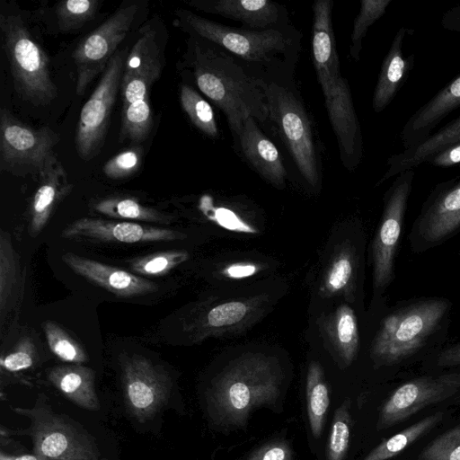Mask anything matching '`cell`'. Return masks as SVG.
<instances>
[{
  "label": "cell",
  "mask_w": 460,
  "mask_h": 460,
  "mask_svg": "<svg viewBox=\"0 0 460 460\" xmlns=\"http://www.w3.org/2000/svg\"><path fill=\"white\" fill-rule=\"evenodd\" d=\"M323 326L339 358L344 365H350L357 356L359 343L354 311L349 305H341L325 318Z\"/></svg>",
  "instance_id": "27"
},
{
  "label": "cell",
  "mask_w": 460,
  "mask_h": 460,
  "mask_svg": "<svg viewBox=\"0 0 460 460\" xmlns=\"http://www.w3.org/2000/svg\"><path fill=\"white\" fill-rule=\"evenodd\" d=\"M262 304L261 297L233 300L211 308L205 317V326L211 331H226L251 320Z\"/></svg>",
  "instance_id": "31"
},
{
  "label": "cell",
  "mask_w": 460,
  "mask_h": 460,
  "mask_svg": "<svg viewBox=\"0 0 460 460\" xmlns=\"http://www.w3.org/2000/svg\"><path fill=\"white\" fill-rule=\"evenodd\" d=\"M186 4L203 13L239 22L250 30L290 24L285 6L269 0H189Z\"/></svg>",
  "instance_id": "17"
},
{
  "label": "cell",
  "mask_w": 460,
  "mask_h": 460,
  "mask_svg": "<svg viewBox=\"0 0 460 460\" xmlns=\"http://www.w3.org/2000/svg\"><path fill=\"white\" fill-rule=\"evenodd\" d=\"M444 299H429L388 316L373 341L371 356L379 365L395 364L420 349L448 309Z\"/></svg>",
  "instance_id": "7"
},
{
  "label": "cell",
  "mask_w": 460,
  "mask_h": 460,
  "mask_svg": "<svg viewBox=\"0 0 460 460\" xmlns=\"http://www.w3.org/2000/svg\"><path fill=\"white\" fill-rule=\"evenodd\" d=\"M439 367H454L460 365V344L445 349L437 360Z\"/></svg>",
  "instance_id": "49"
},
{
  "label": "cell",
  "mask_w": 460,
  "mask_h": 460,
  "mask_svg": "<svg viewBox=\"0 0 460 460\" xmlns=\"http://www.w3.org/2000/svg\"><path fill=\"white\" fill-rule=\"evenodd\" d=\"M61 236L66 239L104 243H154L182 240L186 234L175 230L126 221L83 217L69 224Z\"/></svg>",
  "instance_id": "15"
},
{
  "label": "cell",
  "mask_w": 460,
  "mask_h": 460,
  "mask_svg": "<svg viewBox=\"0 0 460 460\" xmlns=\"http://www.w3.org/2000/svg\"><path fill=\"white\" fill-rule=\"evenodd\" d=\"M460 107V74L420 106L406 121L401 132L403 150L427 139L435 128Z\"/></svg>",
  "instance_id": "22"
},
{
  "label": "cell",
  "mask_w": 460,
  "mask_h": 460,
  "mask_svg": "<svg viewBox=\"0 0 460 460\" xmlns=\"http://www.w3.org/2000/svg\"><path fill=\"white\" fill-rule=\"evenodd\" d=\"M48 379L66 399L87 411L100 409L95 391V374L82 365H62L49 369Z\"/></svg>",
  "instance_id": "26"
},
{
  "label": "cell",
  "mask_w": 460,
  "mask_h": 460,
  "mask_svg": "<svg viewBox=\"0 0 460 460\" xmlns=\"http://www.w3.org/2000/svg\"><path fill=\"white\" fill-rule=\"evenodd\" d=\"M43 329L50 350L62 361L81 365L88 360L81 345L58 324L48 321Z\"/></svg>",
  "instance_id": "38"
},
{
  "label": "cell",
  "mask_w": 460,
  "mask_h": 460,
  "mask_svg": "<svg viewBox=\"0 0 460 460\" xmlns=\"http://www.w3.org/2000/svg\"><path fill=\"white\" fill-rule=\"evenodd\" d=\"M306 405L311 432L321 437L330 405V394L322 366L312 361L306 375Z\"/></svg>",
  "instance_id": "29"
},
{
  "label": "cell",
  "mask_w": 460,
  "mask_h": 460,
  "mask_svg": "<svg viewBox=\"0 0 460 460\" xmlns=\"http://www.w3.org/2000/svg\"><path fill=\"white\" fill-rule=\"evenodd\" d=\"M62 261L76 274L119 296H134L154 292V282L74 252L62 255Z\"/></svg>",
  "instance_id": "21"
},
{
  "label": "cell",
  "mask_w": 460,
  "mask_h": 460,
  "mask_svg": "<svg viewBox=\"0 0 460 460\" xmlns=\"http://www.w3.org/2000/svg\"><path fill=\"white\" fill-rule=\"evenodd\" d=\"M440 24L445 30L460 32V4L443 13Z\"/></svg>",
  "instance_id": "48"
},
{
  "label": "cell",
  "mask_w": 460,
  "mask_h": 460,
  "mask_svg": "<svg viewBox=\"0 0 460 460\" xmlns=\"http://www.w3.org/2000/svg\"><path fill=\"white\" fill-rule=\"evenodd\" d=\"M119 365L126 406L137 421L146 422L168 402L172 380L163 368L141 355H123Z\"/></svg>",
  "instance_id": "11"
},
{
  "label": "cell",
  "mask_w": 460,
  "mask_h": 460,
  "mask_svg": "<svg viewBox=\"0 0 460 460\" xmlns=\"http://www.w3.org/2000/svg\"><path fill=\"white\" fill-rule=\"evenodd\" d=\"M189 259L185 251H167L156 252L135 260L131 267L134 271L144 276H161Z\"/></svg>",
  "instance_id": "40"
},
{
  "label": "cell",
  "mask_w": 460,
  "mask_h": 460,
  "mask_svg": "<svg viewBox=\"0 0 460 460\" xmlns=\"http://www.w3.org/2000/svg\"><path fill=\"white\" fill-rule=\"evenodd\" d=\"M332 0H317L312 6L313 65L324 97L342 77L332 26Z\"/></svg>",
  "instance_id": "18"
},
{
  "label": "cell",
  "mask_w": 460,
  "mask_h": 460,
  "mask_svg": "<svg viewBox=\"0 0 460 460\" xmlns=\"http://www.w3.org/2000/svg\"><path fill=\"white\" fill-rule=\"evenodd\" d=\"M180 102L192 124L210 138L218 137V128L210 104L192 87L181 84Z\"/></svg>",
  "instance_id": "34"
},
{
  "label": "cell",
  "mask_w": 460,
  "mask_h": 460,
  "mask_svg": "<svg viewBox=\"0 0 460 460\" xmlns=\"http://www.w3.org/2000/svg\"><path fill=\"white\" fill-rule=\"evenodd\" d=\"M350 399L336 409L326 447V460H344L349 447L352 419Z\"/></svg>",
  "instance_id": "36"
},
{
  "label": "cell",
  "mask_w": 460,
  "mask_h": 460,
  "mask_svg": "<svg viewBox=\"0 0 460 460\" xmlns=\"http://www.w3.org/2000/svg\"><path fill=\"white\" fill-rule=\"evenodd\" d=\"M152 127L153 114L149 97L122 106L119 142H142L149 135Z\"/></svg>",
  "instance_id": "33"
},
{
  "label": "cell",
  "mask_w": 460,
  "mask_h": 460,
  "mask_svg": "<svg viewBox=\"0 0 460 460\" xmlns=\"http://www.w3.org/2000/svg\"><path fill=\"white\" fill-rule=\"evenodd\" d=\"M58 135L49 128H33L6 109L0 112V168L17 175L36 173L56 155Z\"/></svg>",
  "instance_id": "8"
},
{
  "label": "cell",
  "mask_w": 460,
  "mask_h": 460,
  "mask_svg": "<svg viewBox=\"0 0 460 460\" xmlns=\"http://www.w3.org/2000/svg\"><path fill=\"white\" fill-rule=\"evenodd\" d=\"M164 61L156 31L149 24L143 26L125 61L119 89L122 106L149 97L153 84L161 75Z\"/></svg>",
  "instance_id": "14"
},
{
  "label": "cell",
  "mask_w": 460,
  "mask_h": 460,
  "mask_svg": "<svg viewBox=\"0 0 460 460\" xmlns=\"http://www.w3.org/2000/svg\"><path fill=\"white\" fill-rule=\"evenodd\" d=\"M234 138L242 156L262 179L276 188L286 186L288 172L279 152L254 118L245 119Z\"/></svg>",
  "instance_id": "20"
},
{
  "label": "cell",
  "mask_w": 460,
  "mask_h": 460,
  "mask_svg": "<svg viewBox=\"0 0 460 460\" xmlns=\"http://www.w3.org/2000/svg\"><path fill=\"white\" fill-rule=\"evenodd\" d=\"M418 460H460V424L429 442Z\"/></svg>",
  "instance_id": "41"
},
{
  "label": "cell",
  "mask_w": 460,
  "mask_h": 460,
  "mask_svg": "<svg viewBox=\"0 0 460 460\" xmlns=\"http://www.w3.org/2000/svg\"><path fill=\"white\" fill-rule=\"evenodd\" d=\"M356 261L352 249L344 244L333 254L323 274L320 293L323 296L344 295L353 292Z\"/></svg>",
  "instance_id": "28"
},
{
  "label": "cell",
  "mask_w": 460,
  "mask_h": 460,
  "mask_svg": "<svg viewBox=\"0 0 460 460\" xmlns=\"http://www.w3.org/2000/svg\"><path fill=\"white\" fill-rule=\"evenodd\" d=\"M39 180L31 206L30 233L33 236L44 228L54 208L72 189L66 172L56 155L40 172Z\"/></svg>",
  "instance_id": "24"
},
{
  "label": "cell",
  "mask_w": 460,
  "mask_h": 460,
  "mask_svg": "<svg viewBox=\"0 0 460 460\" xmlns=\"http://www.w3.org/2000/svg\"><path fill=\"white\" fill-rule=\"evenodd\" d=\"M93 208L103 215L118 219L169 223L161 212L146 207L130 197H110L94 203Z\"/></svg>",
  "instance_id": "32"
},
{
  "label": "cell",
  "mask_w": 460,
  "mask_h": 460,
  "mask_svg": "<svg viewBox=\"0 0 460 460\" xmlns=\"http://www.w3.org/2000/svg\"><path fill=\"white\" fill-rule=\"evenodd\" d=\"M444 413L437 411L426 416L395 435L383 440L362 460H389L404 451L422 436L429 432L443 419Z\"/></svg>",
  "instance_id": "30"
},
{
  "label": "cell",
  "mask_w": 460,
  "mask_h": 460,
  "mask_svg": "<svg viewBox=\"0 0 460 460\" xmlns=\"http://www.w3.org/2000/svg\"><path fill=\"white\" fill-rule=\"evenodd\" d=\"M0 460H41L39 456L32 454L11 455L4 450L0 451Z\"/></svg>",
  "instance_id": "50"
},
{
  "label": "cell",
  "mask_w": 460,
  "mask_h": 460,
  "mask_svg": "<svg viewBox=\"0 0 460 460\" xmlns=\"http://www.w3.org/2000/svg\"><path fill=\"white\" fill-rule=\"evenodd\" d=\"M98 0H67L58 4L56 16L62 31L80 29L92 20L99 9Z\"/></svg>",
  "instance_id": "39"
},
{
  "label": "cell",
  "mask_w": 460,
  "mask_h": 460,
  "mask_svg": "<svg viewBox=\"0 0 460 460\" xmlns=\"http://www.w3.org/2000/svg\"><path fill=\"white\" fill-rule=\"evenodd\" d=\"M457 141H460V116L433 132L418 146L391 155L387 160V170L377 185L402 172L420 166L432 155Z\"/></svg>",
  "instance_id": "25"
},
{
  "label": "cell",
  "mask_w": 460,
  "mask_h": 460,
  "mask_svg": "<svg viewBox=\"0 0 460 460\" xmlns=\"http://www.w3.org/2000/svg\"><path fill=\"white\" fill-rule=\"evenodd\" d=\"M460 391V373L422 376L397 387L383 404L376 429L391 428L422 409L439 403Z\"/></svg>",
  "instance_id": "13"
},
{
  "label": "cell",
  "mask_w": 460,
  "mask_h": 460,
  "mask_svg": "<svg viewBox=\"0 0 460 460\" xmlns=\"http://www.w3.org/2000/svg\"><path fill=\"white\" fill-rule=\"evenodd\" d=\"M406 32L407 29L404 26L398 29L381 64L372 98V108L376 113L389 106L414 66L415 55H403Z\"/></svg>",
  "instance_id": "23"
},
{
  "label": "cell",
  "mask_w": 460,
  "mask_h": 460,
  "mask_svg": "<svg viewBox=\"0 0 460 460\" xmlns=\"http://www.w3.org/2000/svg\"><path fill=\"white\" fill-rule=\"evenodd\" d=\"M293 455L288 442L274 440L258 447L247 460H293Z\"/></svg>",
  "instance_id": "45"
},
{
  "label": "cell",
  "mask_w": 460,
  "mask_h": 460,
  "mask_svg": "<svg viewBox=\"0 0 460 460\" xmlns=\"http://www.w3.org/2000/svg\"><path fill=\"white\" fill-rule=\"evenodd\" d=\"M269 122L285 143L304 181L313 189L321 185V171L311 123L294 84H264Z\"/></svg>",
  "instance_id": "5"
},
{
  "label": "cell",
  "mask_w": 460,
  "mask_h": 460,
  "mask_svg": "<svg viewBox=\"0 0 460 460\" xmlns=\"http://www.w3.org/2000/svg\"><path fill=\"white\" fill-rule=\"evenodd\" d=\"M175 15L178 26L189 35L218 46L264 82L294 84L301 34L292 24L255 31L221 24L186 9Z\"/></svg>",
  "instance_id": "2"
},
{
  "label": "cell",
  "mask_w": 460,
  "mask_h": 460,
  "mask_svg": "<svg viewBox=\"0 0 460 460\" xmlns=\"http://www.w3.org/2000/svg\"><path fill=\"white\" fill-rule=\"evenodd\" d=\"M126 49L111 58L102 78L82 107L75 134V147L84 160L93 158L101 150L110 122L112 107L123 75Z\"/></svg>",
  "instance_id": "10"
},
{
  "label": "cell",
  "mask_w": 460,
  "mask_h": 460,
  "mask_svg": "<svg viewBox=\"0 0 460 460\" xmlns=\"http://www.w3.org/2000/svg\"><path fill=\"white\" fill-rule=\"evenodd\" d=\"M199 208L208 218L224 228L239 233H257L254 227L242 220L234 211L214 207L209 197H202Z\"/></svg>",
  "instance_id": "42"
},
{
  "label": "cell",
  "mask_w": 460,
  "mask_h": 460,
  "mask_svg": "<svg viewBox=\"0 0 460 460\" xmlns=\"http://www.w3.org/2000/svg\"><path fill=\"white\" fill-rule=\"evenodd\" d=\"M414 176V169L401 172L385 193L382 220L373 242V276L377 288L387 286L393 278L394 255Z\"/></svg>",
  "instance_id": "12"
},
{
  "label": "cell",
  "mask_w": 460,
  "mask_h": 460,
  "mask_svg": "<svg viewBox=\"0 0 460 460\" xmlns=\"http://www.w3.org/2000/svg\"><path fill=\"white\" fill-rule=\"evenodd\" d=\"M393 0H361L359 12L354 19L350 34L349 56L359 60L363 40L368 29L386 12Z\"/></svg>",
  "instance_id": "35"
},
{
  "label": "cell",
  "mask_w": 460,
  "mask_h": 460,
  "mask_svg": "<svg viewBox=\"0 0 460 460\" xmlns=\"http://www.w3.org/2000/svg\"><path fill=\"white\" fill-rule=\"evenodd\" d=\"M142 163L140 148H131L111 157L103 165L102 171L111 180L127 178L135 173Z\"/></svg>",
  "instance_id": "43"
},
{
  "label": "cell",
  "mask_w": 460,
  "mask_h": 460,
  "mask_svg": "<svg viewBox=\"0 0 460 460\" xmlns=\"http://www.w3.org/2000/svg\"><path fill=\"white\" fill-rule=\"evenodd\" d=\"M328 118L335 134L340 158L348 171H354L363 158V137L348 79L341 77L324 97Z\"/></svg>",
  "instance_id": "16"
},
{
  "label": "cell",
  "mask_w": 460,
  "mask_h": 460,
  "mask_svg": "<svg viewBox=\"0 0 460 460\" xmlns=\"http://www.w3.org/2000/svg\"><path fill=\"white\" fill-rule=\"evenodd\" d=\"M11 409L30 426L10 429L2 425L1 435L30 437L32 453L41 460H107L94 438L73 419L55 412L45 394H40L31 407Z\"/></svg>",
  "instance_id": "4"
},
{
  "label": "cell",
  "mask_w": 460,
  "mask_h": 460,
  "mask_svg": "<svg viewBox=\"0 0 460 460\" xmlns=\"http://www.w3.org/2000/svg\"><path fill=\"white\" fill-rule=\"evenodd\" d=\"M19 263L8 233L0 234V308L6 307L19 279Z\"/></svg>",
  "instance_id": "37"
},
{
  "label": "cell",
  "mask_w": 460,
  "mask_h": 460,
  "mask_svg": "<svg viewBox=\"0 0 460 460\" xmlns=\"http://www.w3.org/2000/svg\"><path fill=\"white\" fill-rule=\"evenodd\" d=\"M420 234L427 243H438L460 227V178L438 183L419 217Z\"/></svg>",
  "instance_id": "19"
},
{
  "label": "cell",
  "mask_w": 460,
  "mask_h": 460,
  "mask_svg": "<svg viewBox=\"0 0 460 460\" xmlns=\"http://www.w3.org/2000/svg\"><path fill=\"white\" fill-rule=\"evenodd\" d=\"M261 270L260 265L252 262H235L226 266L222 274L230 279H243L251 277Z\"/></svg>",
  "instance_id": "47"
},
{
  "label": "cell",
  "mask_w": 460,
  "mask_h": 460,
  "mask_svg": "<svg viewBox=\"0 0 460 460\" xmlns=\"http://www.w3.org/2000/svg\"><path fill=\"white\" fill-rule=\"evenodd\" d=\"M183 58L199 91L225 114L234 137L248 117L260 123L269 122L266 82L242 62L214 43L194 35H190L187 40Z\"/></svg>",
  "instance_id": "1"
},
{
  "label": "cell",
  "mask_w": 460,
  "mask_h": 460,
  "mask_svg": "<svg viewBox=\"0 0 460 460\" xmlns=\"http://www.w3.org/2000/svg\"><path fill=\"white\" fill-rule=\"evenodd\" d=\"M35 358V346L29 337H24L12 351L1 358L0 365L6 372L18 373L31 367Z\"/></svg>",
  "instance_id": "44"
},
{
  "label": "cell",
  "mask_w": 460,
  "mask_h": 460,
  "mask_svg": "<svg viewBox=\"0 0 460 460\" xmlns=\"http://www.w3.org/2000/svg\"><path fill=\"white\" fill-rule=\"evenodd\" d=\"M283 378L272 357L246 353L236 358L212 380L207 392L210 420L225 429L245 428L252 411L277 403Z\"/></svg>",
  "instance_id": "3"
},
{
  "label": "cell",
  "mask_w": 460,
  "mask_h": 460,
  "mask_svg": "<svg viewBox=\"0 0 460 460\" xmlns=\"http://www.w3.org/2000/svg\"><path fill=\"white\" fill-rule=\"evenodd\" d=\"M428 164L438 168H449L460 164V141L442 149L432 155Z\"/></svg>",
  "instance_id": "46"
},
{
  "label": "cell",
  "mask_w": 460,
  "mask_h": 460,
  "mask_svg": "<svg viewBox=\"0 0 460 460\" xmlns=\"http://www.w3.org/2000/svg\"><path fill=\"white\" fill-rule=\"evenodd\" d=\"M0 29L17 92L34 105L49 104L57 97L58 89L45 52L20 14L1 13Z\"/></svg>",
  "instance_id": "6"
},
{
  "label": "cell",
  "mask_w": 460,
  "mask_h": 460,
  "mask_svg": "<svg viewBox=\"0 0 460 460\" xmlns=\"http://www.w3.org/2000/svg\"><path fill=\"white\" fill-rule=\"evenodd\" d=\"M139 11L138 2L121 4L104 22L83 39L75 49L78 95L106 68L117 47L130 31Z\"/></svg>",
  "instance_id": "9"
}]
</instances>
